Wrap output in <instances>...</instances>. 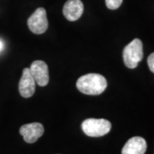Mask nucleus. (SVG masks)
<instances>
[{
	"mask_svg": "<svg viewBox=\"0 0 154 154\" xmlns=\"http://www.w3.org/2000/svg\"><path fill=\"white\" fill-rule=\"evenodd\" d=\"M76 87L84 94L99 95L107 88V81L99 74H88L77 80Z\"/></svg>",
	"mask_w": 154,
	"mask_h": 154,
	"instance_id": "nucleus-1",
	"label": "nucleus"
},
{
	"mask_svg": "<svg viewBox=\"0 0 154 154\" xmlns=\"http://www.w3.org/2000/svg\"><path fill=\"white\" fill-rule=\"evenodd\" d=\"M123 62L128 69H135L143 58V45L140 39L134 38L123 50Z\"/></svg>",
	"mask_w": 154,
	"mask_h": 154,
	"instance_id": "nucleus-2",
	"label": "nucleus"
},
{
	"mask_svg": "<svg viewBox=\"0 0 154 154\" xmlns=\"http://www.w3.org/2000/svg\"><path fill=\"white\" fill-rule=\"evenodd\" d=\"M83 132L90 137H101L111 129V123L106 119L88 118L82 124Z\"/></svg>",
	"mask_w": 154,
	"mask_h": 154,
	"instance_id": "nucleus-3",
	"label": "nucleus"
},
{
	"mask_svg": "<svg viewBox=\"0 0 154 154\" xmlns=\"http://www.w3.org/2000/svg\"><path fill=\"white\" fill-rule=\"evenodd\" d=\"M28 26L30 31L35 34L44 33L48 28V20L44 8H38L28 18Z\"/></svg>",
	"mask_w": 154,
	"mask_h": 154,
	"instance_id": "nucleus-4",
	"label": "nucleus"
},
{
	"mask_svg": "<svg viewBox=\"0 0 154 154\" xmlns=\"http://www.w3.org/2000/svg\"><path fill=\"white\" fill-rule=\"evenodd\" d=\"M30 73L33 77L36 84L40 87H45L49 82L48 66L44 61H34L29 68Z\"/></svg>",
	"mask_w": 154,
	"mask_h": 154,
	"instance_id": "nucleus-5",
	"label": "nucleus"
},
{
	"mask_svg": "<svg viewBox=\"0 0 154 154\" xmlns=\"http://www.w3.org/2000/svg\"><path fill=\"white\" fill-rule=\"evenodd\" d=\"M20 134L28 143H34L44 134V127L39 122H33L22 125L20 128Z\"/></svg>",
	"mask_w": 154,
	"mask_h": 154,
	"instance_id": "nucleus-6",
	"label": "nucleus"
},
{
	"mask_svg": "<svg viewBox=\"0 0 154 154\" xmlns=\"http://www.w3.org/2000/svg\"><path fill=\"white\" fill-rule=\"evenodd\" d=\"M35 85L36 82L32 76L28 68H25L22 72L19 82V92L23 98H30L32 97L35 92Z\"/></svg>",
	"mask_w": 154,
	"mask_h": 154,
	"instance_id": "nucleus-7",
	"label": "nucleus"
},
{
	"mask_svg": "<svg viewBox=\"0 0 154 154\" xmlns=\"http://www.w3.org/2000/svg\"><path fill=\"white\" fill-rule=\"evenodd\" d=\"M84 5L81 0H68L63 9V16L70 22L77 21L82 15Z\"/></svg>",
	"mask_w": 154,
	"mask_h": 154,
	"instance_id": "nucleus-8",
	"label": "nucleus"
},
{
	"mask_svg": "<svg viewBox=\"0 0 154 154\" xmlns=\"http://www.w3.org/2000/svg\"><path fill=\"white\" fill-rule=\"evenodd\" d=\"M147 148L146 141L142 137L129 139L122 150V154H145Z\"/></svg>",
	"mask_w": 154,
	"mask_h": 154,
	"instance_id": "nucleus-9",
	"label": "nucleus"
},
{
	"mask_svg": "<svg viewBox=\"0 0 154 154\" xmlns=\"http://www.w3.org/2000/svg\"><path fill=\"white\" fill-rule=\"evenodd\" d=\"M122 4V0H105V5L110 10H116Z\"/></svg>",
	"mask_w": 154,
	"mask_h": 154,
	"instance_id": "nucleus-10",
	"label": "nucleus"
},
{
	"mask_svg": "<svg viewBox=\"0 0 154 154\" xmlns=\"http://www.w3.org/2000/svg\"><path fill=\"white\" fill-rule=\"evenodd\" d=\"M147 64H148L150 70L154 73V52L149 56L147 58Z\"/></svg>",
	"mask_w": 154,
	"mask_h": 154,
	"instance_id": "nucleus-11",
	"label": "nucleus"
},
{
	"mask_svg": "<svg viewBox=\"0 0 154 154\" xmlns=\"http://www.w3.org/2000/svg\"><path fill=\"white\" fill-rule=\"evenodd\" d=\"M3 47H4V44H3V42L0 40V51L3 49Z\"/></svg>",
	"mask_w": 154,
	"mask_h": 154,
	"instance_id": "nucleus-12",
	"label": "nucleus"
}]
</instances>
